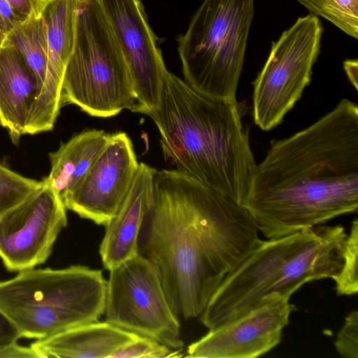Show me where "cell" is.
Listing matches in <instances>:
<instances>
[{"label":"cell","mask_w":358,"mask_h":358,"mask_svg":"<svg viewBox=\"0 0 358 358\" xmlns=\"http://www.w3.org/2000/svg\"><path fill=\"white\" fill-rule=\"evenodd\" d=\"M248 210L176 169L157 171L138 254L155 266L169 304L200 316L224 277L262 241Z\"/></svg>","instance_id":"cell-1"},{"label":"cell","mask_w":358,"mask_h":358,"mask_svg":"<svg viewBox=\"0 0 358 358\" xmlns=\"http://www.w3.org/2000/svg\"><path fill=\"white\" fill-rule=\"evenodd\" d=\"M268 239L358 208V107L343 99L308 127L273 141L242 204Z\"/></svg>","instance_id":"cell-2"},{"label":"cell","mask_w":358,"mask_h":358,"mask_svg":"<svg viewBox=\"0 0 358 358\" xmlns=\"http://www.w3.org/2000/svg\"><path fill=\"white\" fill-rule=\"evenodd\" d=\"M236 99L205 95L167 71L158 108L149 116L164 157L176 170L242 205L256 162Z\"/></svg>","instance_id":"cell-3"},{"label":"cell","mask_w":358,"mask_h":358,"mask_svg":"<svg viewBox=\"0 0 358 358\" xmlns=\"http://www.w3.org/2000/svg\"><path fill=\"white\" fill-rule=\"evenodd\" d=\"M313 227L262 241L224 277L201 315L202 324L214 329L244 314L268 294L278 292L289 299L305 283L327 278L330 255L325 245L311 236Z\"/></svg>","instance_id":"cell-4"},{"label":"cell","mask_w":358,"mask_h":358,"mask_svg":"<svg viewBox=\"0 0 358 358\" xmlns=\"http://www.w3.org/2000/svg\"><path fill=\"white\" fill-rule=\"evenodd\" d=\"M106 284L101 271L85 266L31 268L0 282V310L21 338H45L98 321Z\"/></svg>","instance_id":"cell-5"},{"label":"cell","mask_w":358,"mask_h":358,"mask_svg":"<svg viewBox=\"0 0 358 358\" xmlns=\"http://www.w3.org/2000/svg\"><path fill=\"white\" fill-rule=\"evenodd\" d=\"M61 106L74 104L88 115L110 117L135 113L134 83L122 48L98 0L80 2L72 54L62 86Z\"/></svg>","instance_id":"cell-6"},{"label":"cell","mask_w":358,"mask_h":358,"mask_svg":"<svg viewBox=\"0 0 358 358\" xmlns=\"http://www.w3.org/2000/svg\"><path fill=\"white\" fill-rule=\"evenodd\" d=\"M254 0H204L177 50L184 81L211 97L236 99Z\"/></svg>","instance_id":"cell-7"},{"label":"cell","mask_w":358,"mask_h":358,"mask_svg":"<svg viewBox=\"0 0 358 358\" xmlns=\"http://www.w3.org/2000/svg\"><path fill=\"white\" fill-rule=\"evenodd\" d=\"M323 33L317 16L301 17L273 43L270 55L252 83L255 123L268 131L281 123L309 85Z\"/></svg>","instance_id":"cell-8"},{"label":"cell","mask_w":358,"mask_h":358,"mask_svg":"<svg viewBox=\"0 0 358 358\" xmlns=\"http://www.w3.org/2000/svg\"><path fill=\"white\" fill-rule=\"evenodd\" d=\"M109 271L103 313L106 321L171 349L182 350L178 317L169 304L152 263L138 254Z\"/></svg>","instance_id":"cell-9"},{"label":"cell","mask_w":358,"mask_h":358,"mask_svg":"<svg viewBox=\"0 0 358 358\" xmlns=\"http://www.w3.org/2000/svg\"><path fill=\"white\" fill-rule=\"evenodd\" d=\"M42 180L41 186L0 215V259L9 271L45 263L67 225V209L62 197Z\"/></svg>","instance_id":"cell-10"},{"label":"cell","mask_w":358,"mask_h":358,"mask_svg":"<svg viewBox=\"0 0 358 358\" xmlns=\"http://www.w3.org/2000/svg\"><path fill=\"white\" fill-rule=\"evenodd\" d=\"M122 48L136 99L135 113L150 115L161 101L167 72L158 38L141 0H98Z\"/></svg>","instance_id":"cell-11"},{"label":"cell","mask_w":358,"mask_h":358,"mask_svg":"<svg viewBox=\"0 0 358 358\" xmlns=\"http://www.w3.org/2000/svg\"><path fill=\"white\" fill-rule=\"evenodd\" d=\"M138 166L127 134H110L108 143L85 176L63 197L66 208L106 226L127 194Z\"/></svg>","instance_id":"cell-12"},{"label":"cell","mask_w":358,"mask_h":358,"mask_svg":"<svg viewBox=\"0 0 358 358\" xmlns=\"http://www.w3.org/2000/svg\"><path fill=\"white\" fill-rule=\"evenodd\" d=\"M289 298L273 292L237 318L220 325L187 348L197 358H255L271 350L281 341L294 306Z\"/></svg>","instance_id":"cell-13"},{"label":"cell","mask_w":358,"mask_h":358,"mask_svg":"<svg viewBox=\"0 0 358 358\" xmlns=\"http://www.w3.org/2000/svg\"><path fill=\"white\" fill-rule=\"evenodd\" d=\"M79 6V0H46L43 5L41 16L47 36V74L28 120L27 134L52 130L59 115L62 81L74 47Z\"/></svg>","instance_id":"cell-14"},{"label":"cell","mask_w":358,"mask_h":358,"mask_svg":"<svg viewBox=\"0 0 358 358\" xmlns=\"http://www.w3.org/2000/svg\"><path fill=\"white\" fill-rule=\"evenodd\" d=\"M157 170L143 163L117 213L106 224L99 247L102 264L108 271L138 254V238L153 199Z\"/></svg>","instance_id":"cell-15"},{"label":"cell","mask_w":358,"mask_h":358,"mask_svg":"<svg viewBox=\"0 0 358 358\" xmlns=\"http://www.w3.org/2000/svg\"><path fill=\"white\" fill-rule=\"evenodd\" d=\"M40 88L34 73L18 50L0 48V125L14 143L27 134L28 120Z\"/></svg>","instance_id":"cell-16"},{"label":"cell","mask_w":358,"mask_h":358,"mask_svg":"<svg viewBox=\"0 0 358 358\" xmlns=\"http://www.w3.org/2000/svg\"><path fill=\"white\" fill-rule=\"evenodd\" d=\"M138 336L106 321H96L37 339L30 346L41 358H110L117 350Z\"/></svg>","instance_id":"cell-17"},{"label":"cell","mask_w":358,"mask_h":358,"mask_svg":"<svg viewBox=\"0 0 358 358\" xmlns=\"http://www.w3.org/2000/svg\"><path fill=\"white\" fill-rule=\"evenodd\" d=\"M102 129H86L49 154L51 169L43 178L63 199L82 179L110 139Z\"/></svg>","instance_id":"cell-18"},{"label":"cell","mask_w":358,"mask_h":358,"mask_svg":"<svg viewBox=\"0 0 358 358\" xmlns=\"http://www.w3.org/2000/svg\"><path fill=\"white\" fill-rule=\"evenodd\" d=\"M2 45L19 50L36 78L40 94L45 82L48 64L46 30L41 16L31 15L17 25L8 33Z\"/></svg>","instance_id":"cell-19"},{"label":"cell","mask_w":358,"mask_h":358,"mask_svg":"<svg viewBox=\"0 0 358 358\" xmlns=\"http://www.w3.org/2000/svg\"><path fill=\"white\" fill-rule=\"evenodd\" d=\"M310 14L320 16L348 35L358 38V0H297Z\"/></svg>","instance_id":"cell-20"},{"label":"cell","mask_w":358,"mask_h":358,"mask_svg":"<svg viewBox=\"0 0 358 358\" xmlns=\"http://www.w3.org/2000/svg\"><path fill=\"white\" fill-rule=\"evenodd\" d=\"M358 220L352 222L343 248V262L340 271L332 279L338 295H353L358 292Z\"/></svg>","instance_id":"cell-21"},{"label":"cell","mask_w":358,"mask_h":358,"mask_svg":"<svg viewBox=\"0 0 358 358\" xmlns=\"http://www.w3.org/2000/svg\"><path fill=\"white\" fill-rule=\"evenodd\" d=\"M43 184L24 177L0 162V215L15 207Z\"/></svg>","instance_id":"cell-22"},{"label":"cell","mask_w":358,"mask_h":358,"mask_svg":"<svg viewBox=\"0 0 358 358\" xmlns=\"http://www.w3.org/2000/svg\"><path fill=\"white\" fill-rule=\"evenodd\" d=\"M182 350H173L164 344L145 336H139L126 344L110 358H171L180 357Z\"/></svg>","instance_id":"cell-23"},{"label":"cell","mask_w":358,"mask_h":358,"mask_svg":"<svg viewBox=\"0 0 358 358\" xmlns=\"http://www.w3.org/2000/svg\"><path fill=\"white\" fill-rule=\"evenodd\" d=\"M338 355L345 358H358V312L355 310L345 317L334 341Z\"/></svg>","instance_id":"cell-24"},{"label":"cell","mask_w":358,"mask_h":358,"mask_svg":"<svg viewBox=\"0 0 358 358\" xmlns=\"http://www.w3.org/2000/svg\"><path fill=\"white\" fill-rule=\"evenodd\" d=\"M20 334L10 319L0 310V351L17 341Z\"/></svg>","instance_id":"cell-25"},{"label":"cell","mask_w":358,"mask_h":358,"mask_svg":"<svg viewBox=\"0 0 358 358\" xmlns=\"http://www.w3.org/2000/svg\"><path fill=\"white\" fill-rule=\"evenodd\" d=\"M11 6L26 18L40 16L46 0H6Z\"/></svg>","instance_id":"cell-26"},{"label":"cell","mask_w":358,"mask_h":358,"mask_svg":"<svg viewBox=\"0 0 358 358\" xmlns=\"http://www.w3.org/2000/svg\"><path fill=\"white\" fill-rule=\"evenodd\" d=\"M41 358L40 355L31 347H24L17 342L10 344L0 351V358Z\"/></svg>","instance_id":"cell-27"},{"label":"cell","mask_w":358,"mask_h":358,"mask_svg":"<svg viewBox=\"0 0 358 358\" xmlns=\"http://www.w3.org/2000/svg\"><path fill=\"white\" fill-rule=\"evenodd\" d=\"M343 68L349 81L356 90L358 89V61L357 59H346L343 62Z\"/></svg>","instance_id":"cell-28"},{"label":"cell","mask_w":358,"mask_h":358,"mask_svg":"<svg viewBox=\"0 0 358 358\" xmlns=\"http://www.w3.org/2000/svg\"><path fill=\"white\" fill-rule=\"evenodd\" d=\"M8 33V31L6 27L4 21L0 14V48H1L4 40Z\"/></svg>","instance_id":"cell-29"},{"label":"cell","mask_w":358,"mask_h":358,"mask_svg":"<svg viewBox=\"0 0 358 358\" xmlns=\"http://www.w3.org/2000/svg\"><path fill=\"white\" fill-rule=\"evenodd\" d=\"M85 1H87V0H79L80 2H84Z\"/></svg>","instance_id":"cell-30"}]
</instances>
